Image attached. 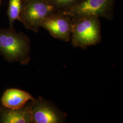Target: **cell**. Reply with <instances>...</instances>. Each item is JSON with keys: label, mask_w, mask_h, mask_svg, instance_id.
Listing matches in <instances>:
<instances>
[{"label": "cell", "mask_w": 123, "mask_h": 123, "mask_svg": "<svg viewBox=\"0 0 123 123\" xmlns=\"http://www.w3.org/2000/svg\"><path fill=\"white\" fill-rule=\"evenodd\" d=\"M0 52L7 61L26 65L30 60L29 38L14 28H0Z\"/></svg>", "instance_id": "1"}, {"label": "cell", "mask_w": 123, "mask_h": 123, "mask_svg": "<svg viewBox=\"0 0 123 123\" xmlns=\"http://www.w3.org/2000/svg\"><path fill=\"white\" fill-rule=\"evenodd\" d=\"M101 22L95 16L72 18L71 40L74 47L86 49L101 41Z\"/></svg>", "instance_id": "2"}, {"label": "cell", "mask_w": 123, "mask_h": 123, "mask_svg": "<svg viewBox=\"0 0 123 123\" xmlns=\"http://www.w3.org/2000/svg\"><path fill=\"white\" fill-rule=\"evenodd\" d=\"M55 12L46 0H22L19 21L27 29L37 32L45 19Z\"/></svg>", "instance_id": "3"}, {"label": "cell", "mask_w": 123, "mask_h": 123, "mask_svg": "<svg viewBox=\"0 0 123 123\" xmlns=\"http://www.w3.org/2000/svg\"><path fill=\"white\" fill-rule=\"evenodd\" d=\"M114 6L115 0H84L62 13L72 18L95 16L111 21L114 18Z\"/></svg>", "instance_id": "4"}, {"label": "cell", "mask_w": 123, "mask_h": 123, "mask_svg": "<svg viewBox=\"0 0 123 123\" xmlns=\"http://www.w3.org/2000/svg\"><path fill=\"white\" fill-rule=\"evenodd\" d=\"M32 123L64 122L67 114L41 97L30 100Z\"/></svg>", "instance_id": "5"}, {"label": "cell", "mask_w": 123, "mask_h": 123, "mask_svg": "<svg viewBox=\"0 0 123 123\" xmlns=\"http://www.w3.org/2000/svg\"><path fill=\"white\" fill-rule=\"evenodd\" d=\"M53 37L68 42L71 40L72 18L65 14L56 12L45 19L41 24Z\"/></svg>", "instance_id": "6"}, {"label": "cell", "mask_w": 123, "mask_h": 123, "mask_svg": "<svg viewBox=\"0 0 123 123\" xmlns=\"http://www.w3.org/2000/svg\"><path fill=\"white\" fill-rule=\"evenodd\" d=\"M0 123H32L30 101L19 109L12 110L0 107Z\"/></svg>", "instance_id": "7"}, {"label": "cell", "mask_w": 123, "mask_h": 123, "mask_svg": "<svg viewBox=\"0 0 123 123\" xmlns=\"http://www.w3.org/2000/svg\"><path fill=\"white\" fill-rule=\"evenodd\" d=\"M34 98L26 91L17 88L6 89L0 99L2 106L6 108L16 110L22 108L28 101Z\"/></svg>", "instance_id": "8"}, {"label": "cell", "mask_w": 123, "mask_h": 123, "mask_svg": "<svg viewBox=\"0 0 123 123\" xmlns=\"http://www.w3.org/2000/svg\"><path fill=\"white\" fill-rule=\"evenodd\" d=\"M22 3V0H9L7 14L11 28H14L13 24L16 20L19 21Z\"/></svg>", "instance_id": "9"}, {"label": "cell", "mask_w": 123, "mask_h": 123, "mask_svg": "<svg viewBox=\"0 0 123 123\" xmlns=\"http://www.w3.org/2000/svg\"><path fill=\"white\" fill-rule=\"evenodd\" d=\"M56 12L67 11L79 4L84 0H46Z\"/></svg>", "instance_id": "10"}, {"label": "cell", "mask_w": 123, "mask_h": 123, "mask_svg": "<svg viewBox=\"0 0 123 123\" xmlns=\"http://www.w3.org/2000/svg\"><path fill=\"white\" fill-rule=\"evenodd\" d=\"M0 1H1V0H0Z\"/></svg>", "instance_id": "11"}]
</instances>
